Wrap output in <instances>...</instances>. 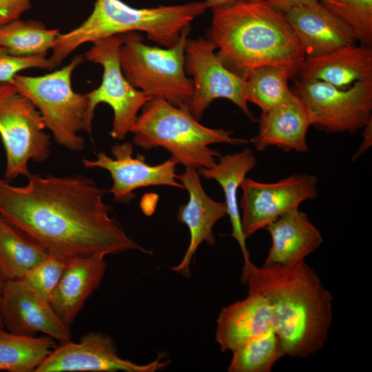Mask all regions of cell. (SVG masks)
<instances>
[{
	"instance_id": "6da1fadb",
	"label": "cell",
	"mask_w": 372,
	"mask_h": 372,
	"mask_svg": "<svg viewBox=\"0 0 372 372\" xmlns=\"http://www.w3.org/2000/svg\"><path fill=\"white\" fill-rule=\"evenodd\" d=\"M27 178L23 186L0 179V216L50 255L69 261L133 249L149 253L111 216L92 179L31 173Z\"/></svg>"
},
{
	"instance_id": "7a4b0ae2",
	"label": "cell",
	"mask_w": 372,
	"mask_h": 372,
	"mask_svg": "<svg viewBox=\"0 0 372 372\" xmlns=\"http://www.w3.org/2000/svg\"><path fill=\"white\" fill-rule=\"evenodd\" d=\"M241 281L262 294L285 355L304 358L326 343L333 320V296L305 261L293 266L244 263Z\"/></svg>"
},
{
	"instance_id": "3957f363",
	"label": "cell",
	"mask_w": 372,
	"mask_h": 372,
	"mask_svg": "<svg viewBox=\"0 0 372 372\" xmlns=\"http://www.w3.org/2000/svg\"><path fill=\"white\" fill-rule=\"evenodd\" d=\"M207 37L224 65L245 79L253 69L281 65L292 75L306 58L285 13L267 0L214 8Z\"/></svg>"
},
{
	"instance_id": "277c9868",
	"label": "cell",
	"mask_w": 372,
	"mask_h": 372,
	"mask_svg": "<svg viewBox=\"0 0 372 372\" xmlns=\"http://www.w3.org/2000/svg\"><path fill=\"white\" fill-rule=\"evenodd\" d=\"M207 9L205 1L137 8L121 0H96L91 14L79 26L58 36L50 59L56 68L84 43L129 32H143L149 40L171 48L182 30Z\"/></svg>"
},
{
	"instance_id": "5b68a950",
	"label": "cell",
	"mask_w": 372,
	"mask_h": 372,
	"mask_svg": "<svg viewBox=\"0 0 372 372\" xmlns=\"http://www.w3.org/2000/svg\"><path fill=\"white\" fill-rule=\"evenodd\" d=\"M131 133L133 142L144 149L161 147L178 164L194 168H211L219 152L214 143L239 145L247 140L231 137L232 132L203 125L189 109L176 107L161 98H152L141 108Z\"/></svg>"
},
{
	"instance_id": "8992f818",
	"label": "cell",
	"mask_w": 372,
	"mask_h": 372,
	"mask_svg": "<svg viewBox=\"0 0 372 372\" xmlns=\"http://www.w3.org/2000/svg\"><path fill=\"white\" fill-rule=\"evenodd\" d=\"M85 60L78 55L59 70L37 76L18 74L10 82L35 105L56 143L72 152L85 148L79 133L92 134V131L86 94L75 92L71 83L73 72Z\"/></svg>"
},
{
	"instance_id": "52a82bcc",
	"label": "cell",
	"mask_w": 372,
	"mask_h": 372,
	"mask_svg": "<svg viewBox=\"0 0 372 372\" xmlns=\"http://www.w3.org/2000/svg\"><path fill=\"white\" fill-rule=\"evenodd\" d=\"M189 31L190 25L182 30L173 47L164 48L146 45L137 32L122 34L119 58L126 79L149 97L189 109L194 87L185 73L184 59Z\"/></svg>"
},
{
	"instance_id": "ba28073f",
	"label": "cell",
	"mask_w": 372,
	"mask_h": 372,
	"mask_svg": "<svg viewBox=\"0 0 372 372\" xmlns=\"http://www.w3.org/2000/svg\"><path fill=\"white\" fill-rule=\"evenodd\" d=\"M35 105L10 83H0V136L5 149L8 179L28 176V161H45L51 143Z\"/></svg>"
},
{
	"instance_id": "9c48e42d",
	"label": "cell",
	"mask_w": 372,
	"mask_h": 372,
	"mask_svg": "<svg viewBox=\"0 0 372 372\" xmlns=\"http://www.w3.org/2000/svg\"><path fill=\"white\" fill-rule=\"evenodd\" d=\"M123 41L122 34L97 40L84 56L85 60L103 68L101 83L86 94L88 122L92 125L94 111L99 104H107L114 113L110 134L119 141L132 132L139 110L152 99L132 86L125 77L119 58Z\"/></svg>"
},
{
	"instance_id": "30bf717a",
	"label": "cell",
	"mask_w": 372,
	"mask_h": 372,
	"mask_svg": "<svg viewBox=\"0 0 372 372\" xmlns=\"http://www.w3.org/2000/svg\"><path fill=\"white\" fill-rule=\"evenodd\" d=\"M295 88L311 125L326 132L353 134L372 120V79L340 89L320 81L300 79Z\"/></svg>"
},
{
	"instance_id": "8fae6325",
	"label": "cell",
	"mask_w": 372,
	"mask_h": 372,
	"mask_svg": "<svg viewBox=\"0 0 372 372\" xmlns=\"http://www.w3.org/2000/svg\"><path fill=\"white\" fill-rule=\"evenodd\" d=\"M215 45L207 37L187 39L184 66L192 76L194 92L189 110L197 121L216 99H226L237 105L251 121L256 118L250 111L245 96V81L227 69L216 54Z\"/></svg>"
},
{
	"instance_id": "7c38bea8",
	"label": "cell",
	"mask_w": 372,
	"mask_h": 372,
	"mask_svg": "<svg viewBox=\"0 0 372 372\" xmlns=\"http://www.w3.org/2000/svg\"><path fill=\"white\" fill-rule=\"evenodd\" d=\"M317 178L296 174L274 183H261L245 178L240 185V207L242 229L246 238L285 213L298 208L317 196Z\"/></svg>"
},
{
	"instance_id": "4fadbf2b",
	"label": "cell",
	"mask_w": 372,
	"mask_h": 372,
	"mask_svg": "<svg viewBox=\"0 0 372 372\" xmlns=\"http://www.w3.org/2000/svg\"><path fill=\"white\" fill-rule=\"evenodd\" d=\"M158 358L139 364L121 358L112 338L90 331L77 342L61 343L42 361L34 372H154L166 366Z\"/></svg>"
},
{
	"instance_id": "5bb4252c",
	"label": "cell",
	"mask_w": 372,
	"mask_h": 372,
	"mask_svg": "<svg viewBox=\"0 0 372 372\" xmlns=\"http://www.w3.org/2000/svg\"><path fill=\"white\" fill-rule=\"evenodd\" d=\"M111 152L114 158L101 152L95 160L83 158L82 161L87 168L99 167L110 172L113 184L109 192L115 200H130L134 196V191L141 187L168 185L184 189L176 180L178 163L173 158L158 165H149L143 155L133 157V145L129 142L115 144Z\"/></svg>"
},
{
	"instance_id": "9a60e30c",
	"label": "cell",
	"mask_w": 372,
	"mask_h": 372,
	"mask_svg": "<svg viewBox=\"0 0 372 372\" xmlns=\"http://www.w3.org/2000/svg\"><path fill=\"white\" fill-rule=\"evenodd\" d=\"M1 314L4 329L9 332L28 336L43 333L60 343L70 340V327L49 301L23 280L5 282Z\"/></svg>"
},
{
	"instance_id": "2e32d148",
	"label": "cell",
	"mask_w": 372,
	"mask_h": 372,
	"mask_svg": "<svg viewBox=\"0 0 372 372\" xmlns=\"http://www.w3.org/2000/svg\"><path fill=\"white\" fill-rule=\"evenodd\" d=\"M284 13L306 57L356 44L352 30L318 1L294 7Z\"/></svg>"
},
{
	"instance_id": "e0dca14e",
	"label": "cell",
	"mask_w": 372,
	"mask_h": 372,
	"mask_svg": "<svg viewBox=\"0 0 372 372\" xmlns=\"http://www.w3.org/2000/svg\"><path fill=\"white\" fill-rule=\"evenodd\" d=\"M177 179L189 194L187 204L178 209V219L188 227L190 240L181 262L172 269L189 277V265L199 245L204 242L215 245L213 227L227 216V208L225 202L215 201L206 194L196 168L186 167L183 174L177 175Z\"/></svg>"
},
{
	"instance_id": "ac0fdd59",
	"label": "cell",
	"mask_w": 372,
	"mask_h": 372,
	"mask_svg": "<svg viewBox=\"0 0 372 372\" xmlns=\"http://www.w3.org/2000/svg\"><path fill=\"white\" fill-rule=\"evenodd\" d=\"M271 245L263 266H293L304 262L322 243L320 231L298 208L268 224Z\"/></svg>"
},
{
	"instance_id": "d6986e66",
	"label": "cell",
	"mask_w": 372,
	"mask_h": 372,
	"mask_svg": "<svg viewBox=\"0 0 372 372\" xmlns=\"http://www.w3.org/2000/svg\"><path fill=\"white\" fill-rule=\"evenodd\" d=\"M106 255L96 254L69 260L49 302L68 325L99 286L106 271Z\"/></svg>"
},
{
	"instance_id": "ffe728a7",
	"label": "cell",
	"mask_w": 372,
	"mask_h": 372,
	"mask_svg": "<svg viewBox=\"0 0 372 372\" xmlns=\"http://www.w3.org/2000/svg\"><path fill=\"white\" fill-rule=\"evenodd\" d=\"M297 73L301 79L320 81L346 89L357 81L372 79V49L355 44L306 57Z\"/></svg>"
},
{
	"instance_id": "44dd1931",
	"label": "cell",
	"mask_w": 372,
	"mask_h": 372,
	"mask_svg": "<svg viewBox=\"0 0 372 372\" xmlns=\"http://www.w3.org/2000/svg\"><path fill=\"white\" fill-rule=\"evenodd\" d=\"M216 329V340L222 352L233 351L272 329L267 299L257 292L220 310Z\"/></svg>"
},
{
	"instance_id": "7402d4cb",
	"label": "cell",
	"mask_w": 372,
	"mask_h": 372,
	"mask_svg": "<svg viewBox=\"0 0 372 372\" xmlns=\"http://www.w3.org/2000/svg\"><path fill=\"white\" fill-rule=\"evenodd\" d=\"M258 123V134L251 139L257 150L276 146L287 152H308L306 137L311 121L305 105L295 92L288 103L262 112Z\"/></svg>"
},
{
	"instance_id": "603a6c76",
	"label": "cell",
	"mask_w": 372,
	"mask_h": 372,
	"mask_svg": "<svg viewBox=\"0 0 372 372\" xmlns=\"http://www.w3.org/2000/svg\"><path fill=\"white\" fill-rule=\"evenodd\" d=\"M256 165V158L251 149L220 156L219 162L211 168L200 169V173L207 179L217 181L223 188L227 215L229 216L232 237L238 243L243 256L244 263L249 262V254L243 234L240 213L237 198L238 189L247 174Z\"/></svg>"
},
{
	"instance_id": "cb8c5ba5",
	"label": "cell",
	"mask_w": 372,
	"mask_h": 372,
	"mask_svg": "<svg viewBox=\"0 0 372 372\" xmlns=\"http://www.w3.org/2000/svg\"><path fill=\"white\" fill-rule=\"evenodd\" d=\"M49 254L0 216V273L5 281L23 279Z\"/></svg>"
},
{
	"instance_id": "d4e9b609",
	"label": "cell",
	"mask_w": 372,
	"mask_h": 372,
	"mask_svg": "<svg viewBox=\"0 0 372 372\" xmlns=\"http://www.w3.org/2000/svg\"><path fill=\"white\" fill-rule=\"evenodd\" d=\"M56 340L15 334L0 329V371L34 372L56 347Z\"/></svg>"
},
{
	"instance_id": "484cf974",
	"label": "cell",
	"mask_w": 372,
	"mask_h": 372,
	"mask_svg": "<svg viewBox=\"0 0 372 372\" xmlns=\"http://www.w3.org/2000/svg\"><path fill=\"white\" fill-rule=\"evenodd\" d=\"M290 70L281 65H264L251 70L245 78L248 103L258 106L262 112L290 101L294 92L289 87Z\"/></svg>"
},
{
	"instance_id": "4316f807",
	"label": "cell",
	"mask_w": 372,
	"mask_h": 372,
	"mask_svg": "<svg viewBox=\"0 0 372 372\" xmlns=\"http://www.w3.org/2000/svg\"><path fill=\"white\" fill-rule=\"evenodd\" d=\"M59 29H48L37 20L13 21L0 28V45L14 56H43L52 50Z\"/></svg>"
},
{
	"instance_id": "83f0119b",
	"label": "cell",
	"mask_w": 372,
	"mask_h": 372,
	"mask_svg": "<svg viewBox=\"0 0 372 372\" xmlns=\"http://www.w3.org/2000/svg\"><path fill=\"white\" fill-rule=\"evenodd\" d=\"M231 352L229 372H270L285 355L281 341L273 328Z\"/></svg>"
},
{
	"instance_id": "f1b7e54d",
	"label": "cell",
	"mask_w": 372,
	"mask_h": 372,
	"mask_svg": "<svg viewBox=\"0 0 372 372\" xmlns=\"http://www.w3.org/2000/svg\"><path fill=\"white\" fill-rule=\"evenodd\" d=\"M353 32L362 45L372 43V0H318Z\"/></svg>"
},
{
	"instance_id": "f546056e",
	"label": "cell",
	"mask_w": 372,
	"mask_h": 372,
	"mask_svg": "<svg viewBox=\"0 0 372 372\" xmlns=\"http://www.w3.org/2000/svg\"><path fill=\"white\" fill-rule=\"evenodd\" d=\"M68 261L49 256L22 279L47 300L56 289Z\"/></svg>"
},
{
	"instance_id": "4dcf8cb0",
	"label": "cell",
	"mask_w": 372,
	"mask_h": 372,
	"mask_svg": "<svg viewBox=\"0 0 372 372\" xmlns=\"http://www.w3.org/2000/svg\"><path fill=\"white\" fill-rule=\"evenodd\" d=\"M30 68L52 70L56 68L46 56H14L0 45V83H10L19 72Z\"/></svg>"
},
{
	"instance_id": "1f68e13d",
	"label": "cell",
	"mask_w": 372,
	"mask_h": 372,
	"mask_svg": "<svg viewBox=\"0 0 372 372\" xmlns=\"http://www.w3.org/2000/svg\"><path fill=\"white\" fill-rule=\"evenodd\" d=\"M30 8V0H0V28L19 19Z\"/></svg>"
},
{
	"instance_id": "d6a6232c",
	"label": "cell",
	"mask_w": 372,
	"mask_h": 372,
	"mask_svg": "<svg viewBox=\"0 0 372 372\" xmlns=\"http://www.w3.org/2000/svg\"><path fill=\"white\" fill-rule=\"evenodd\" d=\"M272 6L285 12L294 7L313 3L318 0H267Z\"/></svg>"
},
{
	"instance_id": "836d02e7",
	"label": "cell",
	"mask_w": 372,
	"mask_h": 372,
	"mask_svg": "<svg viewBox=\"0 0 372 372\" xmlns=\"http://www.w3.org/2000/svg\"><path fill=\"white\" fill-rule=\"evenodd\" d=\"M364 129V141L360 149L356 154V156H359L366 150L371 144V132H372V120L363 128Z\"/></svg>"
},
{
	"instance_id": "e575fe53",
	"label": "cell",
	"mask_w": 372,
	"mask_h": 372,
	"mask_svg": "<svg viewBox=\"0 0 372 372\" xmlns=\"http://www.w3.org/2000/svg\"><path fill=\"white\" fill-rule=\"evenodd\" d=\"M254 0H205L207 8L212 9L214 8L225 6L234 4L238 2L249 1Z\"/></svg>"
},
{
	"instance_id": "d590c367",
	"label": "cell",
	"mask_w": 372,
	"mask_h": 372,
	"mask_svg": "<svg viewBox=\"0 0 372 372\" xmlns=\"http://www.w3.org/2000/svg\"><path fill=\"white\" fill-rule=\"evenodd\" d=\"M5 280L3 279V276H1L0 273V329H3L4 327L3 324L2 319H1V300H2V296H3V288H4V284H5Z\"/></svg>"
}]
</instances>
